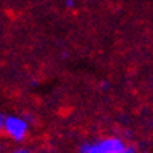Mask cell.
Listing matches in <instances>:
<instances>
[{
	"instance_id": "277c9868",
	"label": "cell",
	"mask_w": 153,
	"mask_h": 153,
	"mask_svg": "<svg viewBox=\"0 0 153 153\" xmlns=\"http://www.w3.org/2000/svg\"><path fill=\"white\" fill-rule=\"evenodd\" d=\"M3 127H5V116L0 114V131H3Z\"/></svg>"
},
{
	"instance_id": "8992f818",
	"label": "cell",
	"mask_w": 153,
	"mask_h": 153,
	"mask_svg": "<svg viewBox=\"0 0 153 153\" xmlns=\"http://www.w3.org/2000/svg\"><path fill=\"white\" fill-rule=\"evenodd\" d=\"M102 88H103V89H106V88H109V83H103V85H102Z\"/></svg>"
},
{
	"instance_id": "7a4b0ae2",
	"label": "cell",
	"mask_w": 153,
	"mask_h": 153,
	"mask_svg": "<svg viewBox=\"0 0 153 153\" xmlns=\"http://www.w3.org/2000/svg\"><path fill=\"white\" fill-rule=\"evenodd\" d=\"M28 120L19 116H6L3 131L14 142H24L28 134Z\"/></svg>"
},
{
	"instance_id": "3957f363",
	"label": "cell",
	"mask_w": 153,
	"mask_h": 153,
	"mask_svg": "<svg viewBox=\"0 0 153 153\" xmlns=\"http://www.w3.org/2000/svg\"><path fill=\"white\" fill-rule=\"evenodd\" d=\"M10 153H31V150L27 149V147H17V149H14V150H11Z\"/></svg>"
},
{
	"instance_id": "5b68a950",
	"label": "cell",
	"mask_w": 153,
	"mask_h": 153,
	"mask_svg": "<svg viewBox=\"0 0 153 153\" xmlns=\"http://www.w3.org/2000/svg\"><path fill=\"white\" fill-rule=\"evenodd\" d=\"M64 5H66V6H69V8H72V6L75 5V2H72V0H69V2H66Z\"/></svg>"
},
{
	"instance_id": "6da1fadb",
	"label": "cell",
	"mask_w": 153,
	"mask_h": 153,
	"mask_svg": "<svg viewBox=\"0 0 153 153\" xmlns=\"http://www.w3.org/2000/svg\"><path fill=\"white\" fill-rule=\"evenodd\" d=\"M128 144L117 136H106L80 145L78 153H125Z\"/></svg>"
}]
</instances>
